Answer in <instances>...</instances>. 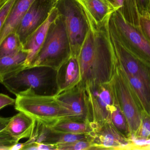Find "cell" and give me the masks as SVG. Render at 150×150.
<instances>
[{"mask_svg": "<svg viewBox=\"0 0 150 150\" xmlns=\"http://www.w3.org/2000/svg\"><path fill=\"white\" fill-rule=\"evenodd\" d=\"M110 16L100 25L88 18L91 28L78 58L81 72L80 83L85 87L109 82L112 67L117 61L109 28Z\"/></svg>", "mask_w": 150, "mask_h": 150, "instance_id": "obj_1", "label": "cell"}, {"mask_svg": "<svg viewBox=\"0 0 150 150\" xmlns=\"http://www.w3.org/2000/svg\"><path fill=\"white\" fill-rule=\"evenodd\" d=\"M1 83L16 96L29 93L55 96L59 94L57 70L48 67H27Z\"/></svg>", "mask_w": 150, "mask_h": 150, "instance_id": "obj_2", "label": "cell"}, {"mask_svg": "<svg viewBox=\"0 0 150 150\" xmlns=\"http://www.w3.org/2000/svg\"><path fill=\"white\" fill-rule=\"evenodd\" d=\"M71 57L69 38L59 14L51 24L45 42L29 67L45 66L57 70Z\"/></svg>", "mask_w": 150, "mask_h": 150, "instance_id": "obj_3", "label": "cell"}, {"mask_svg": "<svg viewBox=\"0 0 150 150\" xmlns=\"http://www.w3.org/2000/svg\"><path fill=\"white\" fill-rule=\"evenodd\" d=\"M16 97V110L48 126L62 119L76 120L74 115L60 104L55 96L26 93Z\"/></svg>", "mask_w": 150, "mask_h": 150, "instance_id": "obj_4", "label": "cell"}, {"mask_svg": "<svg viewBox=\"0 0 150 150\" xmlns=\"http://www.w3.org/2000/svg\"><path fill=\"white\" fill-rule=\"evenodd\" d=\"M55 7L64 21L70 41L71 57L79 58L90 29L86 14L77 0H58Z\"/></svg>", "mask_w": 150, "mask_h": 150, "instance_id": "obj_5", "label": "cell"}, {"mask_svg": "<svg viewBox=\"0 0 150 150\" xmlns=\"http://www.w3.org/2000/svg\"><path fill=\"white\" fill-rule=\"evenodd\" d=\"M109 28L127 50L144 62L150 64V42L139 27L128 23L116 10L110 18Z\"/></svg>", "mask_w": 150, "mask_h": 150, "instance_id": "obj_6", "label": "cell"}, {"mask_svg": "<svg viewBox=\"0 0 150 150\" xmlns=\"http://www.w3.org/2000/svg\"><path fill=\"white\" fill-rule=\"evenodd\" d=\"M108 83L89 84L86 87L89 122L95 130L108 123L111 115L112 96Z\"/></svg>", "mask_w": 150, "mask_h": 150, "instance_id": "obj_7", "label": "cell"}, {"mask_svg": "<svg viewBox=\"0 0 150 150\" xmlns=\"http://www.w3.org/2000/svg\"><path fill=\"white\" fill-rule=\"evenodd\" d=\"M56 0H35L23 17L16 32L23 45L47 21L55 7Z\"/></svg>", "mask_w": 150, "mask_h": 150, "instance_id": "obj_8", "label": "cell"}, {"mask_svg": "<svg viewBox=\"0 0 150 150\" xmlns=\"http://www.w3.org/2000/svg\"><path fill=\"white\" fill-rule=\"evenodd\" d=\"M121 71L122 73L117 75L116 81L119 100L129 130L132 133H137L141 125L142 116L132 95L131 87L123 73Z\"/></svg>", "mask_w": 150, "mask_h": 150, "instance_id": "obj_9", "label": "cell"}, {"mask_svg": "<svg viewBox=\"0 0 150 150\" xmlns=\"http://www.w3.org/2000/svg\"><path fill=\"white\" fill-rule=\"evenodd\" d=\"M109 30L117 62L123 70L143 81L150 92V75L143 65L145 62L127 50L115 34L110 30Z\"/></svg>", "mask_w": 150, "mask_h": 150, "instance_id": "obj_10", "label": "cell"}, {"mask_svg": "<svg viewBox=\"0 0 150 150\" xmlns=\"http://www.w3.org/2000/svg\"><path fill=\"white\" fill-rule=\"evenodd\" d=\"M60 104L70 110L76 120L89 122L86 87L79 83L74 87L55 96Z\"/></svg>", "mask_w": 150, "mask_h": 150, "instance_id": "obj_11", "label": "cell"}, {"mask_svg": "<svg viewBox=\"0 0 150 150\" xmlns=\"http://www.w3.org/2000/svg\"><path fill=\"white\" fill-rule=\"evenodd\" d=\"M93 150L101 149H120L127 147L128 142L124 139L108 123L93 131Z\"/></svg>", "mask_w": 150, "mask_h": 150, "instance_id": "obj_12", "label": "cell"}, {"mask_svg": "<svg viewBox=\"0 0 150 150\" xmlns=\"http://www.w3.org/2000/svg\"><path fill=\"white\" fill-rule=\"evenodd\" d=\"M81 80L79 59L71 57L57 70L59 94L77 86Z\"/></svg>", "mask_w": 150, "mask_h": 150, "instance_id": "obj_13", "label": "cell"}, {"mask_svg": "<svg viewBox=\"0 0 150 150\" xmlns=\"http://www.w3.org/2000/svg\"><path fill=\"white\" fill-rule=\"evenodd\" d=\"M59 15L57 9L54 8L46 22L32 35L23 45V50L28 53L26 61L27 67H29L40 51L45 42L51 24L58 17Z\"/></svg>", "mask_w": 150, "mask_h": 150, "instance_id": "obj_14", "label": "cell"}, {"mask_svg": "<svg viewBox=\"0 0 150 150\" xmlns=\"http://www.w3.org/2000/svg\"><path fill=\"white\" fill-rule=\"evenodd\" d=\"M36 121L22 111L11 117L7 125L0 131H4L19 142L21 139L30 137Z\"/></svg>", "mask_w": 150, "mask_h": 150, "instance_id": "obj_15", "label": "cell"}, {"mask_svg": "<svg viewBox=\"0 0 150 150\" xmlns=\"http://www.w3.org/2000/svg\"><path fill=\"white\" fill-rule=\"evenodd\" d=\"M86 12L88 18L96 25H100L115 11L108 0H77Z\"/></svg>", "mask_w": 150, "mask_h": 150, "instance_id": "obj_16", "label": "cell"}, {"mask_svg": "<svg viewBox=\"0 0 150 150\" xmlns=\"http://www.w3.org/2000/svg\"><path fill=\"white\" fill-rule=\"evenodd\" d=\"M28 52L24 50L0 57V81L27 68Z\"/></svg>", "mask_w": 150, "mask_h": 150, "instance_id": "obj_17", "label": "cell"}, {"mask_svg": "<svg viewBox=\"0 0 150 150\" xmlns=\"http://www.w3.org/2000/svg\"><path fill=\"white\" fill-rule=\"evenodd\" d=\"M35 0H17L13 10L3 27L0 29V42L13 32H16L17 27L24 15Z\"/></svg>", "mask_w": 150, "mask_h": 150, "instance_id": "obj_18", "label": "cell"}, {"mask_svg": "<svg viewBox=\"0 0 150 150\" xmlns=\"http://www.w3.org/2000/svg\"><path fill=\"white\" fill-rule=\"evenodd\" d=\"M49 126L57 131L71 134H92L93 132L90 123L80 120L62 119Z\"/></svg>", "mask_w": 150, "mask_h": 150, "instance_id": "obj_19", "label": "cell"}, {"mask_svg": "<svg viewBox=\"0 0 150 150\" xmlns=\"http://www.w3.org/2000/svg\"><path fill=\"white\" fill-rule=\"evenodd\" d=\"M128 23L139 27L140 14L136 0H108Z\"/></svg>", "mask_w": 150, "mask_h": 150, "instance_id": "obj_20", "label": "cell"}, {"mask_svg": "<svg viewBox=\"0 0 150 150\" xmlns=\"http://www.w3.org/2000/svg\"><path fill=\"white\" fill-rule=\"evenodd\" d=\"M122 71L126 77L132 89H133L135 95L137 97L142 108L147 114L150 115V91L140 79L132 76L122 69Z\"/></svg>", "mask_w": 150, "mask_h": 150, "instance_id": "obj_21", "label": "cell"}, {"mask_svg": "<svg viewBox=\"0 0 150 150\" xmlns=\"http://www.w3.org/2000/svg\"><path fill=\"white\" fill-rule=\"evenodd\" d=\"M91 136L92 134H74L57 131L50 127L45 144L56 145L67 144L88 138Z\"/></svg>", "mask_w": 150, "mask_h": 150, "instance_id": "obj_22", "label": "cell"}, {"mask_svg": "<svg viewBox=\"0 0 150 150\" xmlns=\"http://www.w3.org/2000/svg\"><path fill=\"white\" fill-rule=\"evenodd\" d=\"M23 48V45L17 33H11L0 42V57L18 52Z\"/></svg>", "mask_w": 150, "mask_h": 150, "instance_id": "obj_23", "label": "cell"}, {"mask_svg": "<svg viewBox=\"0 0 150 150\" xmlns=\"http://www.w3.org/2000/svg\"><path fill=\"white\" fill-rule=\"evenodd\" d=\"M57 145V150H93V137L77 140L67 144H60Z\"/></svg>", "mask_w": 150, "mask_h": 150, "instance_id": "obj_24", "label": "cell"}, {"mask_svg": "<svg viewBox=\"0 0 150 150\" xmlns=\"http://www.w3.org/2000/svg\"><path fill=\"white\" fill-rule=\"evenodd\" d=\"M110 117L114 126L118 130L125 132L129 130L127 120L119 106H116L112 109Z\"/></svg>", "mask_w": 150, "mask_h": 150, "instance_id": "obj_25", "label": "cell"}, {"mask_svg": "<svg viewBox=\"0 0 150 150\" xmlns=\"http://www.w3.org/2000/svg\"><path fill=\"white\" fill-rule=\"evenodd\" d=\"M17 0H7L0 6V29L3 27Z\"/></svg>", "mask_w": 150, "mask_h": 150, "instance_id": "obj_26", "label": "cell"}, {"mask_svg": "<svg viewBox=\"0 0 150 150\" xmlns=\"http://www.w3.org/2000/svg\"><path fill=\"white\" fill-rule=\"evenodd\" d=\"M19 143L16 139L4 131H0V150H11Z\"/></svg>", "mask_w": 150, "mask_h": 150, "instance_id": "obj_27", "label": "cell"}, {"mask_svg": "<svg viewBox=\"0 0 150 150\" xmlns=\"http://www.w3.org/2000/svg\"><path fill=\"white\" fill-rule=\"evenodd\" d=\"M139 28L150 42V13L140 16Z\"/></svg>", "mask_w": 150, "mask_h": 150, "instance_id": "obj_28", "label": "cell"}, {"mask_svg": "<svg viewBox=\"0 0 150 150\" xmlns=\"http://www.w3.org/2000/svg\"><path fill=\"white\" fill-rule=\"evenodd\" d=\"M150 137V118L146 117L142 119L141 125L137 132V137L149 138Z\"/></svg>", "mask_w": 150, "mask_h": 150, "instance_id": "obj_29", "label": "cell"}, {"mask_svg": "<svg viewBox=\"0 0 150 150\" xmlns=\"http://www.w3.org/2000/svg\"><path fill=\"white\" fill-rule=\"evenodd\" d=\"M140 16L144 15L149 13L150 0H136Z\"/></svg>", "mask_w": 150, "mask_h": 150, "instance_id": "obj_30", "label": "cell"}, {"mask_svg": "<svg viewBox=\"0 0 150 150\" xmlns=\"http://www.w3.org/2000/svg\"><path fill=\"white\" fill-rule=\"evenodd\" d=\"M15 102V99L9 97L8 96L3 93L0 94V109H2L6 106L13 105Z\"/></svg>", "mask_w": 150, "mask_h": 150, "instance_id": "obj_31", "label": "cell"}, {"mask_svg": "<svg viewBox=\"0 0 150 150\" xmlns=\"http://www.w3.org/2000/svg\"><path fill=\"white\" fill-rule=\"evenodd\" d=\"M37 150H57V145L52 144L37 143Z\"/></svg>", "mask_w": 150, "mask_h": 150, "instance_id": "obj_32", "label": "cell"}, {"mask_svg": "<svg viewBox=\"0 0 150 150\" xmlns=\"http://www.w3.org/2000/svg\"><path fill=\"white\" fill-rule=\"evenodd\" d=\"M11 117H1L0 118V130L3 129L6 126L10 120Z\"/></svg>", "mask_w": 150, "mask_h": 150, "instance_id": "obj_33", "label": "cell"}, {"mask_svg": "<svg viewBox=\"0 0 150 150\" xmlns=\"http://www.w3.org/2000/svg\"><path fill=\"white\" fill-rule=\"evenodd\" d=\"M23 143H18L12 147L11 150H23Z\"/></svg>", "mask_w": 150, "mask_h": 150, "instance_id": "obj_34", "label": "cell"}, {"mask_svg": "<svg viewBox=\"0 0 150 150\" xmlns=\"http://www.w3.org/2000/svg\"><path fill=\"white\" fill-rule=\"evenodd\" d=\"M7 1V0H0V6H1L2 5H4Z\"/></svg>", "mask_w": 150, "mask_h": 150, "instance_id": "obj_35", "label": "cell"}, {"mask_svg": "<svg viewBox=\"0 0 150 150\" xmlns=\"http://www.w3.org/2000/svg\"><path fill=\"white\" fill-rule=\"evenodd\" d=\"M56 1H58V0H56Z\"/></svg>", "mask_w": 150, "mask_h": 150, "instance_id": "obj_36", "label": "cell"}, {"mask_svg": "<svg viewBox=\"0 0 150 150\" xmlns=\"http://www.w3.org/2000/svg\"><path fill=\"white\" fill-rule=\"evenodd\" d=\"M149 13H150V11H149Z\"/></svg>", "mask_w": 150, "mask_h": 150, "instance_id": "obj_37", "label": "cell"}]
</instances>
